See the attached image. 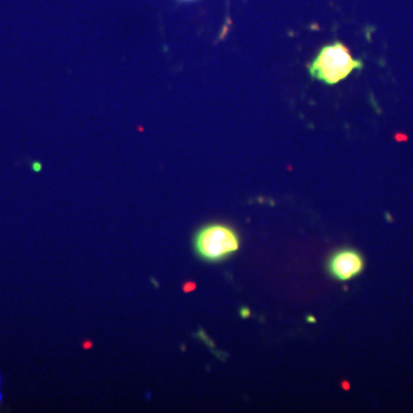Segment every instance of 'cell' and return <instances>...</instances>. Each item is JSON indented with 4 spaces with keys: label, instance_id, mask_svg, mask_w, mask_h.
<instances>
[{
    "label": "cell",
    "instance_id": "cell-1",
    "mask_svg": "<svg viewBox=\"0 0 413 413\" xmlns=\"http://www.w3.org/2000/svg\"><path fill=\"white\" fill-rule=\"evenodd\" d=\"M363 68L361 60H355L346 45L335 42L325 46L309 66L312 78L334 85L345 80L352 73Z\"/></svg>",
    "mask_w": 413,
    "mask_h": 413
},
{
    "label": "cell",
    "instance_id": "cell-2",
    "mask_svg": "<svg viewBox=\"0 0 413 413\" xmlns=\"http://www.w3.org/2000/svg\"><path fill=\"white\" fill-rule=\"evenodd\" d=\"M240 248L238 233L224 224L202 227L194 237V249L202 260L220 262L234 254Z\"/></svg>",
    "mask_w": 413,
    "mask_h": 413
},
{
    "label": "cell",
    "instance_id": "cell-3",
    "mask_svg": "<svg viewBox=\"0 0 413 413\" xmlns=\"http://www.w3.org/2000/svg\"><path fill=\"white\" fill-rule=\"evenodd\" d=\"M364 258L355 249H341L334 253L328 261V271L334 279L348 282L364 270Z\"/></svg>",
    "mask_w": 413,
    "mask_h": 413
},
{
    "label": "cell",
    "instance_id": "cell-4",
    "mask_svg": "<svg viewBox=\"0 0 413 413\" xmlns=\"http://www.w3.org/2000/svg\"><path fill=\"white\" fill-rule=\"evenodd\" d=\"M241 315L244 318H247L248 316L251 315V312H249V310L248 309H242Z\"/></svg>",
    "mask_w": 413,
    "mask_h": 413
},
{
    "label": "cell",
    "instance_id": "cell-5",
    "mask_svg": "<svg viewBox=\"0 0 413 413\" xmlns=\"http://www.w3.org/2000/svg\"><path fill=\"white\" fill-rule=\"evenodd\" d=\"M308 321H309L310 323H315L316 319L313 318V317H312V316H309V318H308Z\"/></svg>",
    "mask_w": 413,
    "mask_h": 413
},
{
    "label": "cell",
    "instance_id": "cell-6",
    "mask_svg": "<svg viewBox=\"0 0 413 413\" xmlns=\"http://www.w3.org/2000/svg\"><path fill=\"white\" fill-rule=\"evenodd\" d=\"M1 398H3V396H1V393H0V401H1Z\"/></svg>",
    "mask_w": 413,
    "mask_h": 413
}]
</instances>
